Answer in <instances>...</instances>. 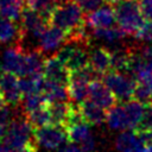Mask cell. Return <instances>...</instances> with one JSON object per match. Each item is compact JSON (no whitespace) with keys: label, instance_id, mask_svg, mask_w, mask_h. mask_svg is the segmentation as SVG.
I'll return each mask as SVG.
<instances>
[{"label":"cell","instance_id":"18","mask_svg":"<svg viewBox=\"0 0 152 152\" xmlns=\"http://www.w3.org/2000/svg\"><path fill=\"white\" fill-rule=\"evenodd\" d=\"M40 94L48 100V102H55V101H68L69 94L65 84L50 81L44 78Z\"/></svg>","mask_w":152,"mask_h":152},{"label":"cell","instance_id":"11","mask_svg":"<svg viewBox=\"0 0 152 152\" xmlns=\"http://www.w3.org/2000/svg\"><path fill=\"white\" fill-rule=\"evenodd\" d=\"M0 91L6 103L19 106L21 101V93L19 89V78L15 74L0 71Z\"/></svg>","mask_w":152,"mask_h":152},{"label":"cell","instance_id":"23","mask_svg":"<svg viewBox=\"0 0 152 152\" xmlns=\"http://www.w3.org/2000/svg\"><path fill=\"white\" fill-rule=\"evenodd\" d=\"M131 49H116L110 51V70L128 74Z\"/></svg>","mask_w":152,"mask_h":152},{"label":"cell","instance_id":"35","mask_svg":"<svg viewBox=\"0 0 152 152\" xmlns=\"http://www.w3.org/2000/svg\"><path fill=\"white\" fill-rule=\"evenodd\" d=\"M104 4H109V5H114L115 2H118L119 0H103Z\"/></svg>","mask_w":152,"mask_h":152},{"label":"cell","instance_id":"8","mask_svg":"<svg viewBox=\"0 0 152 152\" xmlns=\"http://www.w3.org/2000/svg\"><path fill=\"white\" fill-rule=\"evenodd\" d=\"M66 42V32L57 26L48 25L37 42V50L43 55L57 51Z\"/></svg>","mask_w":152,"mask_h":152},{"label":"cell","instance_id":"29","mask_svg":"<svg viewBox=\"0 0 152 152\" xmlns=\"http://www.w3.org/2000/svg\"><path fill=\"white\" fill-rule=\"evenodd\" d=\"M133 37L139 43H150L152 42V23L145 20L142 25L134 32Z\"/></svg>","mask_w":152,"mask_h":152},{"label":"cell","instance_id":"22","mask_svg":"<svg viewBox=\"0 0 152 152\" xmlns=\"http://www.w3.org/2000/svg\"><path fill=\"white\" fill-rule=\"evenodd\" d=\"M24 8L25 0H0V14L13 21L20 20Z\"/></svg>","mask_w":152,"mask_h":152},{"label":"cell","instance_id":"7","mask_svg":"<svg viewBox=\"0 0 152 152\" xmlns=\"http://www.w3.org/2000/svg\"><path fill=\"white\" fill-rule=\"evenodd\" d=\"M69 141L77 144L81 151H91L95 148V139L90 132L89 124L84 120L69 124L64 127Z\"/></svg>","mask_w":152,"mask_h":152},{"label":"cell","instance_id":"9","mask_svg":"<svg viewBox=\"0 0 152 152\" xmlns=\"http://www.w3.org/2000/svg\"><path fill=\"white\" fill-rule=\"evenodd\" d=\"M88 97L104 110L112 108L118 102L114 94L100 77H95L89 82Z\"/></svg>","mask_w":152,"mask_h":152},{"label":"cell","instance_id":"14","mask_svg":"<svg viewBox=\"0 0 152 152\" xmlns=\"http://www.w3.org/2000/svg\"><path fill=\"white\" fill-rule=\"evenodd\" d=\"M88 64L99 77L110 71V50L97 46L88 52Z\"/></svg>","mask_w":152,"mask_h":152},{"label":"cell","instance_id":"4","mask_svg":"<svg viewBox=\"0 0 152 152\" xmlns=\"http://www.w3.org/2000/svg\"><path fill=\"white\" fill-rule=\"evenodd\" d=\"M102 81L119 102H126L133 99L134 80L129 74L110 70L102 76Z\"/></svg>","mask_w":152,"mask_h":152},{"label":"cell","instance_id":"24","mask_svg":"<svg viewBox=\"0 0 152 152\" xmlns=\"http://www.w3.org/2000/svg\"><path fill=\"white\" fill-rule=\"evenodd\" d=\"M44 75L38 76H21L19 78V89L21 93V96H26L34 93H40L43 82H44Z\"/></svg>","mask_w":152,"mask_h":152},{"label":"cell","instance_id":"31","mask_svg":"<svg viewBox=\"0 0 152 152\" xmlns=\"http://www.w3.org/2000/svg\"><path fill=\"white\" fill-rule=\"evenodd\" d=\"M139 4L144 19L152 23V0H139Z\"/></svg>","mask_w":152,"mask_h":152},{"label":"cell","instance_id":"13","mask_svg":"<svg viewBox=\"0 0 152 152\" xmlns=\"http://www.w3.org/2000/svg\"><path fill=\"white\" fill-rule=\"evenodd\" d=\"M43 75L46 80L55 81L65 86L69 80V70L56 55L49 56L44 59Z\"/></svg>","mask_w":152,"mask_h":152},{"label":"cell","instance_id":"34","mask_svg":"<svg viewBox=\"0 0 152 152\" xmlns=\"http://www.w3.org/2000/svg\"><path fill=\"white\" fill-rule=\"evenodd\" d=\"M5 103H6V102H5V99H4V96H2V94H1V91H0V107H2Z\"/></svg>","mask_w":152,"mask_h":152},{"label":"cell","instance_id":"33","mask_svg":"<svg viewBox=\"0 0 152 152\" xmlns=\"http://www.w3.org/2000/svg\"><path fill=\"white\" fill-rule=\"evenodd\" d=\"M5 131H6V129H5V127L0 125V140H1V139H2V137L5 135Z\"/></svg>","mask_w":152,"mask_h":152},{"label":"cell","instance_id":"5","mask_svg":"<svg viewBox=\"0 0 152 152\" xmlns=\"http://www.w3.org/2000/svg\"><path fill=\"white\" fill-rule=\"evenodd\" d=\"M87 45L66 42L56 52V56L64 63L69 71L78 70L88 65V52Z\"/></svg>","mask_w":152,"mask_h":152},{"label":"cell","instance_id":"20","mask_svg":"<svg viewBox=\"0 0 152 152\" xmlns=\"http://www.w3.org/2000/svg\"><path fill=\"white\" fill-rule=\"evenodd\" d=\"M70 108H71V103H69L68 101L48 102V110L50 113L51 125L64 127L70 113Z\"/></svg>","mask_w":152,"mask_h":152},{"label":"cell","instance_id":"12","mask_svg":"<svg viewBox=\"0 0 152 152\" xmlns=\"http://www.w3.org/2000/svg\"><path fill=\"white\" fill-rule=\"evenodd\" d=\"M24 50L19 44H12L5 49L0 56V71H8L20 75Z\"/></svg>","mask_w":152,"mask_h":152},{"label":"cell","instance_id":"19","mask_svg":"<svg viewBox=\"0 0 152 152\" xmlns=\"http://www.w3.org/2000/svg\"><path fill=\"white\" fill-rule=\"evenodd\" d=\"M127 33L120 28L119 26H110V27H103V28H93L91 30V37L96 38L99 40H102L107 44L115 45L120 42H122L126 38Z\"/></svg>","mask_w":152,"mask_h":152},{"label":"cell","instance_id":"6","mask_svg":"<svg viewBox=\"0 0 152 152\" xmlns=\"http://www.w3.org/2000/svg\"><path fill=\"white\" fill-rule=\"evenodd\" d=\"M33 138L38 148L43 147L46 150H59L68 141L64 127L56 125H48L40 128H34Z\"/></svg>","mask_w":152,"mask_h":152},{"label":"cell","instance_id":"3","mask_svg":"<svg viewBox=\"0 0 152 152\" xmlns=\"http://www.w3.org/2000/svg\"><path fill=\"white\" fill-rule=\"evenodd\" d=\"M115 20L120 28L127 34H134V32L145 21L139 0H119L114 4Z\"/></svg>","mask_w":152,"mask_h":152},{"label":"cell","instance_id":"2","mask_svg":"<svg viewBox=\"0 0 152 152\" xmlns=\"http://www.w3.org/2000/svg\"><path fill=\"white\" fill-rule=\"evenodd\" d=\"M48 23L49 25L57 26L65 31L66 34L86 27L83 11L74 1L56 6L51 12Z\"/></svg>","mask_w":152,"mask_h":152},{"label":"cell","instance_id":"28","mask_svg":"<svg viewBox=\"0 0 152 152\" xmlns=\"http://www.w3.org/2000/svg\"><path fill=\"white\" fill-rule=\"evenodd\" d=\"M21 101H23L21 108L25 113L31 112L33 109H37L39 107H43L48 103V100L40 93H34V94L26 95V96H24V99H21Z\"/></svg>","mask_w":152,"mask_h":152},{"label":"cell","instance_id":"16","mask_svg":"<svg viewBox=\"0 0 152 152\" xmlns=\"http://www.w3.org/2000/svg\"><path fill=\"white\" fill-rule=\"evenodd\" d=\"M78 109L81 112L82 118L86 122L94 126H100L106 121V112L103 108L97 106L90 99H86L84 101L77 103Z\"/></svg>","mask_w":152,"mask_h":152},{"label":"cell","instance_id":"1","mask_svg":"<svg viewBox=\"0 0 152 152\" xmlns=\"http://www.w3.org/2000/svg\"><path fill=\"white\" fill-rule=\"evenodd\" d=\"M7 151H36L38 146L33 138V128L26 119L25 113L15 116L5 131L0 140Z\"/></svg>","mask_w":152,"mask_h":152},{"label":"cell","instance_id":"32","mask_svg":"<svg viewBox=\"0 0 152 152\" xmlns=\"http://www.w3.org/2000/svg\"><path fill=\"white\" fill-rule=\"evenodd\" d=\"M71 0H53V2H55V5L56 6H58V5H64V4H68V2H70Z\"/></svg>","mask_w":152,"mask_h":152},{"label":"cell","instance_id":"21","mask_svg":"<svg viewBox=\"0 0 152 152\" xmlns=\"http://www.w3.org/2000/svg\"><path fill=\"white\" fill-rule=\"evenodd\" d=\"M106 122H107V125L110 129H118V131L128 129L127 118H126L122 103L121 104H115L112 108L107 109V112H106Z\"/></svg>","mask_w":152,"mask_h":152},{"label":"cell","instance_id":"10","mask_svg":"<svg viewBox=\"0 0 152 152\" xmlns=\"http://www.w3.org/2000/svg\"><path fill=\"white\" fill-rule=\"evenodd\" d=\"M86 27L87 28H103V27H110L114 26L115 20V12L114 7H112L109 4H106L104 6H100L96 10L88 12L84 17Z\"/></svg>","mask_w":152,"mask_h":152},{"label":"cell","instance_id":"30","mask_svg":"<svg viewBox=\"0 0 152 152\" xmlns=\"http://www.w3.org/2000/svg\"><path fill=\"white\" fill-rule=\"evenodd\" d=\"M71 1H74L84 13L91 12L104 4L103 0H71Z\"/></svg>","mask_w":152,"mask_h":152},{"label":"cell","instance_id":"27","mask_svg":"<svg viewBox=\"0 0 152 152\" xmlns=\"http://www.w3.org/2000/svg\"><path fill=\"white\" fill-rule=\"evenodd\" d=\"M138 133H150L152 132V103H144V110L140 121L134 128Z\"/></svg>","mask_w":152,"mask_h":152},{"label":"cell","instance_id":"17","mask_svg":"<svg viewBox=\"0 0 152 152\" xmlns=\"http://www.w3.org/2000/svg\"><path fill=\"white\" fill-rule=\"evenodd\" d=\"M0 14V44H19L21 38L20 26Z\"/></svg>","mask_w":152,"mask_h":152},{"label":"cell","instance_id":"26","mask_svg":"<svg viewBox=\"0 0 152 152\" xmlns=\"http://www.w3.org/2000/svg\"><path fill=\"white\" fill-rule=\"evenodd\" d=\"M25 5L28 8L39 13L43 18L46 19V21L49 19L52 10L56 7L53 0H25Z\"/></svg>","mask_w":152,"mask_h":152},{"label":"cell","instance_id":"25","mask_svg":"<svg viewBox=\"0 0 152 152\" xmlns=\"http://www.w3.org/2000/svg\"><path fill=\"white\" fill-rule=\"evenodd\" d=\"M27 121L32 126V128H40L48 125H51V119H50V113L48 110V103L43 107H39L37 109H33L31 112L25 113Z\"/></svg>","mask_w":152,"mask_h":152},{"label":"cell","instance_id":"15","mask_svg":"<svg viewBox=\"0 0 152 152\" xmlns=\"http://www.w3.org/2000/svg\"><path fill=\"white\" fill-rule=\"evenodd\" d=\"M114 147L119 151H135V152H142L146 151L145 144L138 132L134 129H124L115 139Z\"/></svg>","mask_w":152,"mask_h":152}]
</instances>
